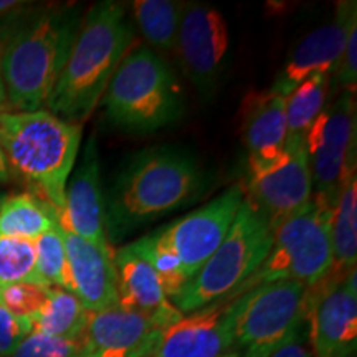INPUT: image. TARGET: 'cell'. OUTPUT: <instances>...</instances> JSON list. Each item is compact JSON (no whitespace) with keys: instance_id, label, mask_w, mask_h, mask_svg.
I'll return each mask as SVG.
<instances>
[{"instance_id":"obj_16","label":"cell","mask_w":357,"mask_h":357,"mask_svg":"<svg viewBox=\"0 0 357 357\" xmlns=\"http://www.w3.org/2000/svg\"><path fill=\"white\" fill-rule=\"evenodd\" d=\"M160 331L153 319L114 305L88 312L82 339L88 357H146Z\"/></svg>"},{"instance_id":"obj_10","label":"cell","mask_w":357,"mask_h":357,"mask_svg":"<svg viewBox=\"0 0 357 357\" xmlns=\"http://www.w3.org/2000/svg\"><path fill=\"white\" fill-rule=\"evenodd\" d=\"M356 91L326 102L305 136L312 194L336 200L342 174L356 160Z\"/></svg>"},{"instance_id":"obj_12","label":"cell","mask_w":357,"mask_h":357,"mask_svg":"<svg viewBox=\"0 0 357 357\" xmlns=\"http://www.w3.org/2000/svg\"><path fill=\"white\" fill-rule=\"evenodd\" d=\"M243 199V185L235 184L204 207L155 231V238L181 260L187 281L220 247Z\"/></svg>"},{"instance_id":"obj_20","label":"cell","mask_w":357,"mask_h":357,"mask_svg":"<svg viewBox=\"0 0 357 357\" xmlns=\"http://www.w3.org/2000/svg\"><path fill=\"white\" fill-rule=\"evenodd\" d=\"M240 134L248 158L270 159L280 154L287 142V98L270 88L245 96L240 108Z\"/></svg>"},{"instance_id":"obj_32","label":"cell","mask_w":357,"mask_h":357,"mask_svg":"<svg viewBox=\"0 0 357 357\" xmlns=\"http://www.w3.org/2000/svg\"><path fill=\"white\" fill-rule=\"evenodd\" d=\"M357 83V29L347 38L342 55L336 68L331 73V89L341 88V91H356Z\"/></svg>"},{"instance_id":"obj_33","label":"cell","mask_w":357,"mask_h":357,"mask_svg":"<svg viewBox=\"0 0 357 357\" xmlns=\"http://www.w3.org/2000/svg\"><path fill=\"white\" fill-rule=\"evenodd\" d=\"M271 357H312V352L306 346L300 329L296 336L289 339L287 344H283L278 351L273 352Z\"/></svg>"},{"instance_id":"obj_28","label":"cell","mask_w":357,"mask_h":357,"mask_svg":"<svg viewBox=\"0 0 357 357\" xmlns=\"http://www.w3.org/2000/svg\"><path fill=\"white\" fill-rule=\"evenodd\" d=\"M37 252V271L48 288H61L71 293V278L66 248L60 227L45 231L33 240Z\"/></svg>"},{"instance_id":"obj_27","label":"cell","mask_w":357,"mask_h":357,"mask_svg":"<svg viewBox=\"0 0 357 357\" xmlns=\"http://www.w3.org/2000/svg\"><path fill=\"white\" fill-rule=\"evenodd\" d=\"M131 245L154 270L164 294H166L169 300H174L187 283L181 260H178L176 253L171 248L164 247L155 238L154 234L142 236V238L136 240Z\"/></svg>"},{"instance_id":"obj_30","label":"cell","mask_w":357,"mask_h":357,"mask_svg":"<svg viewBox=\"0 0 357 357\" xmlns=\"http://www.w3.org/2000/svg\"><path fill=\"white\" fill-rule=\"evenodd\" d=\"M48 287L35 283H13L0 287V306L19 318L30 319L42 310L48 298Z\"/></svg>"},{"instance_id":"obj_3","label":"cell","mask_w":357,"mask_h":357,"mask_svg":"<svg viewBox=\"0 0 357 357\" xmlns=\"http://www.w3.org/2000/svg\"><path fill=\"white\" fill-rule=\"evenodd\" d=\"M204 176L189 153L178 147L142 151L116 178L105 204L106 234L121 238L131 230L197 199Z\"/></svg>"},{"instance_id":"obj_25","label":"cell","mask_w":357,"mask_h":357,"mask_svg":"<svg viewBox=\"0 0 357 357\" xmlns=\"http://www.w3.org/2000/svg\"><path fill=\"white\" fill-rule=\"evenodd\" d=\"M131 6L134 20L147 43L160 53L176 50L184 3L174 0H136Z\"/></svg>"},{"instance_id":"obj_24","label":"cell","mask_w":357,"mask_h":357,"mask_svg":"<svg viewBox=\"0 0 357 357\" xmlns=\"http://www.w3.org/2000/svg\"><path fill=\"white\" fill-rule=\"evenodd\" d=\"M88 312L73 293L50 288L42 310L29 319L30 328L32 333L53 337H79L86 324Z\"/></svg>"},{"instance_id":"obj_4","label":"cell","mask_w":357,"mask_h":357,"mask_svg":"<svg viewBox=\"0 0 357 357\" xmlns=\"http://www.w3.org/2000/svg\"><path fill=\"white\" fill-rule=\"evenodd\" d=\"M82 144V126L47 109L0 113V147L10 171L32 185L56 215Z\"/></svg>"},{"instance_id":"obj_22","label":"cell","mask_w":357,"mask_h":357,"mask_svg":"<svg viewBox=\"0 0 357 357\" xmlns=\"http://www.w3.org/2000/svg\"><path fill=\"white\" fill-rule=\"evenodd\" d=\"M55 225L56 212L35 194H17L0 200V236L37 240Z\"/></svg>"},{"instance_id":"obj_29","label":"cell","mask_w":357,"mask_h":357,"mask_svg":"<svg viewBox=\"0 0 357 357\" xmlns=\"http://www.w3.org/2000/svg\"><path fill=\"white\" fill-rule=\"evenodd\" d=\"M84 342L79 337H53L30 333L20 342L12 357H84Z\"/></svg>"},{"instance_id":"obj_11","label":"cell","mask_w":357,"mask_h":357,"mask_svg":"<svg viewBox=\"0 0 357 357\" xmlns=\"http://www.w3.org/2000/svg\"><path fill=\"white\" fill-rule=\"evenodd\" d=\"M176 50L185 77L204 101H211L230 50V30L223 13L207 3H184Z\"/></svg>"},{"instance_id":"obj_19","label":"cell","mask_w":357,"mask_h":357,"mask_svg":"<svg viewBox=\"0 0 357 357\" xmlns=\"http://www.w3.org/2000/svg\"><path fill=\"white\" fill-rule=\"evenodd\" d=\"M61 236L68 258L71 293L88 311L118 305L113 250L98 247L65 230H61Z\"/></svg>"},{"instance_id":"obj_7","label":"cell","mask_w":357,"mask_h":357,"mask_svg":"<svg viewBox=\"0 0 357 357\" xmlns=\"http://www.w3.org/2000/svg\"><path fill=\"white\" fill-rule=\"evenodd\" d=\"M270 247V223L245 197L220 247L187 281L172 305L187 314L225 298H236L245 281L260 268Z\"/></svg>"},{"instance_id":"obj_6","label":"cell","mask_w":357,"mask_h":357,"mask_svg":"<svg viewBox=\"0 0 357 357\" xmlns=\"http://www.w3.org/2000/svg\"><path fill=\"white\" fill-rule=\"evenodd\" d=\"M333 207L334 199L312 194L305 207L275 225L270 252L245 281L238 296L260 284L281 280L298 281L307 289L328 276L334 266Z\"/></svg>"},{"instance_id":"obj_34","label":"cell","mask_w":357,"mask_h":357,"mask_svg":"<svg viewBox=\"0 0 357 357\" xmlns=\"http://www.w3.org/2000/svg\"><path fill=\"white\" fill-rule=\"evenodd\" d=\"M8 181H10V169H8L6 155H3L2 147H0V182H8Z\"/></svg>"},{"instance_id":"obj_8","label":"cell","mask_w":357,"mask_h":357,"mask_svg":"<svg viewBox=\"0 0 357 357\" xmlns=\"http://www.w3.org/2000/svg\"><path fill=\"white\" fill-rule=\"evenodd\" d=\"M310 316L306 287L293 280L265 283L236 296L231 316L240 357H271L303 328Z\"/></svg>"},{"instance_id":"obj_13","label":"cell","mask_w":357,"mask_h":357,"mask_svg":"<svg viewBox=\"0 0 357 357\" xmlns=\"http://www.w3.org/2000/svg\"><path fill=\"white\" fill-rule=\"evenodd\" d=\"M356 268L342 283L324 276L311 289L307 316L311 321L312 357H351L357 342Z\"/></svg>"},{"instance_id":"obj_14","label":"cell","mask_w":357,"mask_h":357,"mask_svg":"<svg viewBox=\"0 0 357 357\" xmlns=\"http://www.w3.org/2000/svg\"><path fill=\"white\" fill-rule=\"evenodd\" d=\"M357 3L341 2L328 24L307 33L294 47L288 61L276 75L270 89L287 98L298 84L318 73L331 75L344 50L351 32L357 29Z\"/></svg>"},{"instance_id":"obj_5","label":"cell","mask_w":357,"mask_h":357,"mask_svg":"<svg viewBox=\"0 0 357 357\" xmlns=\"http://www.w3.org/2000/svg\"><path fill=\"white\" fill-rule=\"evenodd\" d=\"M100 102L111 126L128 132H154L178 121L185 109L176 75L147 47L128 52Z\"/></svg>"},{"instance_id":"obj_35","label":"cell","mask_w":357,"mask_h":357,"mask_svg":"<svg viewBox=\"0 0 357 357\" xmlns=\"http://www.w3.org/2000/svg\"><path fill=\"white\" fill-rule=\"evenodd\" d=\"M8 109L7 95H6V86H3V78H2V70H0V113H6Z\"/></svg>"},{"instance_id":"obj_37","label":"cell","mask_w":357,"mask_h":357,"mask_svg":"<svg viewBox=\"0 0 357 357\" xmlns=\"http://www.w3.org/2000/svg\"><path fill=\"white\" fill-rule=\"evenodd\" d=\"M84 357H88V356H84Z\"/></svg>"},{"instance_id":"obj_17","label":"cell","mask_w":357,"mask_h":357,"mask_svg":"<svg viewBox=\"0 0 357 357\" xmlns=\"http://www.w3.org/2000/svg\"><path fill=\"white\" fill-rule=\"evenodd\" d=\"M58 225L61 230L82 236L98 247L109 248L95 136L89 137L83 158L75 169L70 184H66L65 205L63 211L58 213Z\"/></svg>"},{"instance_id":"obj_21","label":"cell","mask_w":357,"mask_h":357,"mask_svg":"<svg viewBox=\"0 0 357 357\" xmlns=\"http://www.w3.org/2000/svg\"><path fill=\"white\" fill-rule=\"evenodd\" d=\"M334 273L347 276L357 261V177L356 160L342 174L333 207Z\"/></svg>"},{"instance_id":"obj_15","label":"cell","mask_w":357,"mask_h":357,"mask_svg":"<svg viewBox=\"0 0 357 357\" xmlns=\"http://www.w3.org/2000/svg\"><path fill=\"white\" fill-rule=\"evenodd\" d=\"M236 298L182 314L159 333L153 357H223L234 347L231 316Z\"/></svg>"},{"instance_id":"obj_23","label":"cell","mask_w":357,"mask_h":357,"mask_svg":"<svg viewBox=\"0 0 357 357\" xmlns=\"http://www.w3.org/2000/svg\"><path fill=\"white\" fill-rule=\"evenodd\" d=\"M331 75L318 73L287 96V142H305L307 129L333 95Z\"/></svg>"},{"instance_id":"obj_31","label":"cell","mask_w":357,"mask_h":357,"mask_svg":"<svg viewBox=\"0 0 357 357\" xmlns=\"http://www.w3.org/2000/svg\"><path fill=\"white\" fill-rule=\"evenodd\" d=\"M32 333L30 321L0 306V357H12L25 336Z\"/></svg>"},{"instance_id":"obj_9","label":"cell","mask_w":357,"mask_h":357,"mask_svg":"<svg viewBox=\"0 0 357 357\" xmlns=\"http://www.w3.org/2000/svg\"><path fill=\"white\" fill-rule=\"evenodd\" d=\"M245 197L275 225L298 212L312 197V181L305 142H284V149L270 159L248 158Z\"/></svg>"},{"instance_id":"obj_36","label":"cell","mask_w":357,"mask_h":357,"mask_svg":"<svg viewBox=\"0 0 357 357\" xmlns=\"http://www.w3.org/2000/svg\"><path fill=\"white\" fill-rule=\"evenodd\" d=\"M223 357H240V356H238V352H229V354L223 356Z\"/></svg>"},{"instance_id":"obj_1","label":"cell","mask_w":357,"mask_h":357,"mask_svg":"<svg viewBox=\"0 0 357 357\" xmlns=\"http://www.w3.org/2000/svg\"><path fill=\"white\" fill-rule=\"evenodd\" d=\"M132 38V24L123 6L111 0L96 2L79 22L73 47L47 101V111L82 126L100 105Z\"/></svg>"},{"instance_id":"obj_26","label":"cell","mask_w":357,"mask_h":357,"mask_svg":"<svg viewBox=\"0 0 357 357\" xmlns=\"http://www.w3.org/2000/svg\"><path fill=\"white\" fill-rule=\"evenodd\" d=\"M13 283H43L37 271L33 240L0 236V287Z\"/></svg>"},{"instance_id":"obj_2","label":"cell","mask_w":357,"mask_h":357,"mask_svg":"<svg viewBox=\"0 0 357 357\" xmlns=\"http://www.w3.org/2000/svg\"><path fill=\"white\" fill-rule=\"evenodd\" d=\"M78 7L48 8L22 19L0 47L8 109L38 111L47 105L79 26Z\"/></svg>"},{"instance_id":"obj_18","label":"cell","mask_w":357,"mask_h":357,"mask_svg":"<svg viewBox=\"0 0 357 357\" xmlns=\"http://www.w3.org/2000/svg\"><path fill=\"white\" fill-rule=\"evenodd\" d=\"M113 263L119 306L153 319L160 329L181 318L182 312L164 294L154 270L131 243L113 253Z\"/></svg>"}]
</instances>
